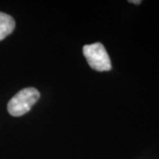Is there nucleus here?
Masks as SVG:
<instances>
[{"mask_svg": "<svg viewBox=\"0 0 159 159\" xmlns=\"http://www.w3.org/2000/svg\"><path fill=\"white\" fill-rule=\"evenodd\" d=\"M40 97L39 91L34 88H26L11 97L7 104L8 112L13 117H20L27 112Z\"/></svg>", "mask_w": 159, "mask_h": 159, "instance_id": "nucleus-1", "label": "nucleus"}, {"mask_svg": "<svg viewBox=\"0 0 159 159\" xmlns=\"http://www.w3.org/2000/svg\"><path fill=\"white\" fill-rule=\"evenodd\" d=\"M83 55L90 67L98 72H106L111 69V63L104 46L101 43L83 46Z\"/></svg>", "mask_w": 159, "mask_h": 159, "instance_id": "nucleus-2", "label": "nucleus"}, {"mask_svg": "<svg viewBox=\"0 0 159 159\" xmlns=\"http://www.w3.org/2000/svg\"><path fill=\"white\" fill-rule=\"evenodd\" d=\"M15 29L13 18L5 12H0V41L5 39Z\"/></svg>", "mask_w": 159, "mask_h": 159, "instance_id": "nucleus-3", "label": "nucleus"}, {"mask_svg": "<svg viewBox=\"0 0 159 159\" xmlns=\"http://www.w3.org/2000/svg\"><path fill=\"white\" fill-rule=\"evenodd\" d=\"M129 3H132V4H135V5H139V4H141L142 3V1L141 0H130L129 1Z\"/></svg>", "mask_w": 159, "mask_h": 159, "instance_id": "nucleus-4", "label": "nucleus"}]
</instances>
